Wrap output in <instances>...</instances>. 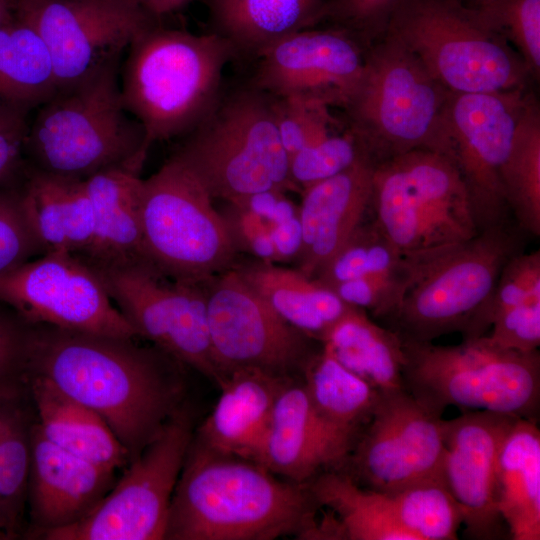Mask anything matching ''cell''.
<instances>
[{"label":"cell","instance_id":"49","mask_svg":"<svg viewBox=\"0 0 540 540\" xmlns=\"http://www.w3.org/2000/svg\"><path fill=\"white\" fill-rule=\"evenodd\" d=\"M156 19L172 14L195 0H134Z\"/></svg>","mask_w":540,"mask_h":540},{"label":"cell","instance_id":"3","mask_svg":"<svg viewBox=\"0 0 540 540\" xmlns=\"http://www.w3.org/2000/svg\"><path fill=\"white\" fill-rule=\"evenodd\" d=\"M127 51L121 95L149 148L195 128L222 93L224 69L237 60L231 44L214 32L195 34L158 23Z\"/></svg>","mask_w":540,"mask_h":540},{"label":"cell","instance_id":"4","mask_svg":"<svg viewBox=\"0 0 540 540\" xmlns=\"http://www.w3.org/2000/svg\"><path fill=\"white\" fill-rule=\"evenodd\" d=\"M119 63L111 61L37 108L25 146L30 167L86 180L110 168L143 165L149 147L143 127L125 108Z\"/></svg>","mask_w":540,"mask_h":540},{"label":"cell","instance_id":"21","mask_svg":"<svg viewBox=\"0 0 540 540\" xmlns=\"http://www.w3.org/2000/svg\"><path fill=\"white\" fill-rule=\"evenodd\" d=\"M357 439L322 419L302 377H295L277 397L257 463L281 478L307 483L323 471L341 470Z\"/></svg>","mask_w":540,"mask_h":540},{"label":"cell","instance_id":"42","mask_svg":"<svg viewBox=\"0 0 540 540\" xmlns=\"http://www.w3.org/2000/svg\"><path fill=\"white\" fill-rule=\"evenodd\" d=\"M272 98L278 134L289 158L342 124L333 117L331 107L320 102L300 97Z\"/></svg>","mask_w":540,"mask_h":540},{"label":"cell","instance_id":"48","mask_svg":"<svg viewBox=\"0 0 540 540\" xmlns=\"http://www.w3.org/2000/svg\"><path fill=\"white\" fill-rule=\"evenodd\" d=\"M270 237L275 251V261L297 258L302 245V229L298 215L272 227Z\"/></svg>","mask_w":540,"mask_h":540},{"label":"cell","instance_id":"52","mask_svg":"<svg viewBox=\"0 0 540 540\" xmlns=\"http://www.w3.org/2000/svg\"><path fill=\"white\" fill-rule=\"evenodd\" d=\"M10 1H11L12 3H14V5H15V3H16L18 0H10Z\"/></svg>","mask_w":540,"mask_h":540},{"label":"cell","instance_id":"19","mask_svg":"<svg viewBox=\"0 0 540 540\" xmlns=\"http://www.w3.org/2000/svg\"><path fill=\"white\" fill-rule=\"evenodd\" d=\"M368 47L339 27L303 29L261 51L247 80L275 97H300L343 109L361 78Z\"/></svg>","mask_w":540,"mask_h":540},{"label":"cell","instance_id":"12","mask_svg":"<svg viewBox=\"0 0 540 540\" xmlns=\"http://www.w3.org/2000/svg\"><path fill=\"white\" fill-rule=\"evenodd\" d=\"M193 437V416L180 406L89 514L40 536L48 540L164 539L170 502Z\"/></svg>","mask_w":540,"mask_h":540},{"label":"cell","instance_id":"41","mask_svg":"<svg viewBox=\"0 0 540 540\" xmlns=\"http://www.w3.org/2000/svg\"><path fill=\"white\" fill-rule=\"evenodd\" d=\"M536 295H540V251L521 252L505 264L489 300L478 312L463 338L473 339L486 335L498 314Z\"/></svg>","mask_w":540,"mask_h":540},{"label":"cell","instance_id":"32","mask_svg":"<svg viewBox=\"0 0 540 540\" xmlns=\"http://www.w3.org/2000/svg\"><path fill=\"white\" fill-rule=\"evenodd\" d=\"M308 486L319 507L331 512L336 539L415 540L398 522L388 494L360 486L344 471H323Z\"/></svg>","mask_w":540,"mask_h":540},{"label":"cell","instance_id":"24","mask_svg":"<svg viewBox=\"0 0 540 540\" xmlns=\"http://www.w3.org/2000/svg\"><path fill=\"white\" fill-rule=\"evenodd\" d=\"M142 166L122 165L84 180L93 207L94 228L89 245L76 256L92 269L147 263L140 217Z\"/></svg>","mask_w":540,"mask_h":540},{"label":"cell","instance_id":"13","mask_svg":"<svg viewBox=\"0 0 540 540\" xmlns=\"http://www.w3.org/2000/svg\"><path fill=\"white\" fill-rule=\"evenodd\" d=\"M214 361L224 380L237 369L302 374L322 344L280 317L234 267L203 282Z\"/></svg>","mask_w":540,"mask_h":540},{"label":"cell","instance_id":"43","mask_svg":"<svg viewBox=\"0 0 540 540\" xmlns=\"http://www.w3.org/2000/svg\"><path fill=\"white\" fill-rule=\"evenodd\" d=\"M397 2L326 0L321 24L345 29L370 46L385 34Z\"/></svg>","mask_w":540,"mask_h":540},{"label":"cell","instance_id":"18","mask_svg":"<svg viewBox=\"0 0 540 540\" xmlns=\"http://www.w3.org/2000/svg\"><path fill=\"white\" fill-rule=\"evenodd\" d=\"M442 418L405 389L381 392L378 405L344 467L357 484L382 493L444 476Z\"/></svg>","mask_w":540,"mask_h":540},{"label":"cell","instance_id":"51","mask_svg":"<svg viewBox=\"0 0 540 540\" xmlns=\"http://www.w3.org/2000/svg\"><path fill=\"white\" fill-rule=\"evenodd\" d=\"M460 1L463 2L464 4H466L467 6L472 7V8H479L482 5L489 2L490 0H460Z\"/></svg>","mask_w":540,"mask_h":540},{"label":"cell","instance_id":"45","mask_svg":"<svg viewBox=\"0 0 540 540\" xmlns=\"http://www.w3.org/2000/svg\"><path fill=\"white\" fill-rule=\"evenodd\" d=\"M42 254L23 215L17 190H0V274Z\"/></svg>","mask_w":540,"mask_h":540},{"label":"cell","instance_id":"17","mask_svg":"<svg viewBox=\"0 0 540 540\" xmlns=\"http://www.w3.org/2000/svg\"><path fill=\"white\" fill-rule=\"evenodd\" d=\"M528 89L451 93L444 121L479 230L512 218L501 179Z\"/></svg>","mask_w":540,"mask_h":540},{"label":"cell","instance_id":"16","mask_svg":"<svg viewBox=\"0 0 540 540\" xmlns=\"http://www.w3.org/2000/svg\"><path fill=\"white\" fill-rule=\"evenodd\" d=\"M0 301L30 325L139 337L95 271L69 252L44 253L1 273Z\"/></svg>","mask_w":540,"mask_h":540},{"label":"cell","instance_id":"29","mask_svg":"<svg viewBox=\"0 0 540 540\" xmlns=\"http://www.w3.org/2000/svg\"><path fill=\"white\" fill-rule=\"evenodd\" d=\"M39 415L38 427L54 445L102 468L115 471L130 458L108 424L50 382L27 375Z\"/></svg>","mask_w":540,"mask_h":540},{"label":"cell","instance_id":"10","mask_svg":"<svg viewBox=\"0 0 540 540\" xmlns=\"http://www.w3.org/2000/svg\"><path fill=\"white\" fill-rule=\"evenodd\" d=\"M213 201L174 156L143 179L140 217L146 262L171 278L194 283L232 268L238 250Z\"/></svg>","mask_w":540,"mask_h":540},{"label":"cell","instance_id":"36","mask_svg":"<svg viewBox=\"0 0 540 540\" xmlns=\"http://www.w3.org/2000/svg\"><path fill=\"white\" fill-rule=\"evenodd\" d=\"M386 494L398 522L415 540L457 539L463 513L444 476L422 479Z\"/></svg>","mask_w":540,"mask_h":540},{"label":"cell","instance_id":"47","mask_svg":"<svg viewBox=\"0 0 540 540\" xmlns=\"http://www.w3.org/2000/svg\"><path fill=\"white\" fill-rule=\"evenodd\" d=\"M28 115L0 104V190L17 189L27 173Z\"/></svg>","mask_w":540,"mask_h":540},{"label":"cell","instance_id":"14","mask_svg":"<svg viewBox=\"0 0 540 540\" xmlns=\"http://www.w3.org/2000/svg\"><path fill=\"white\" fill-rule=\"evenodd\" d=\"M93 270L138 336L221 386L203 283L171 278L147 263Z\"/></svg>","mask_w":540,"mask_h":540},{"label":"cell","instance_id":"23","mask_svg":"<svg viewBox=\"0 0 540 540\" xmlns=\"http://www.w3.org/2000/svg\"><path fill=\"white\" fill-rule=\"evenodd\" d=\"M29 499L40 534L71 525L89 514L108 493L114 471L81 459L31 429Z\"/></svg>","mask_w":540,"mask_h":540},{"label":"cell","instance_id":"6","mask_svg":"<svg viewBox=\"0 0 540 540\" xmlns=\"http://www.w3.org/2000/svg\"><path fill=\"white\" fill-rule=\"evenodd\" d=\"M403 384L432 416L449 406L488 410L538 422L540 353L506 350L486 335L458 345L402 340Z\"/></svg>","mask_w":540,"mask_h":540},{"label":"cell","instance_id":"7","mask_svg":"<svg viewBox=\"0 0 540 540\" xmlns=\"http://www.w3.org/2000/svg\"><path fill=\"white\" fill-rule=\"evenodd\" d=\"M172 156L210 196L232 202L267 190H294L270 94L246 81L223 88L203 120Z\"/></svg>","mask_w":540,"mask_h":540},{"label":"cell","instance_id":"9","mask_svg":"<svg viewBox=\"0 0 540 540\" xmlns=\"http://www.w3.org/2000/svg\"><path fill=\"white\" fill-rule=\"evenodd\" d=\"M371 214L405 254L460 244L480 231L455 161L428 149L374 166Z\"/></svg>","mask_w":540,"mask_h":540},{"label":"cell","instance_id":"33","mask_svg":"<svg viewBox=\"0 0 540 540\" xmlns=\"http://www.w3.org/2000/svg\"><path fill=\"white\" fill-rule=\"evenodd\" d=\"M57 92L45 42L32 26L14 15L0 26V104L30 113Z\"/></svg>","mask_w":540,"mask_h":540},{"label":"cell","instance_id":"37","mask_svg":"<svg viewBox=\"0 0 540 540\" xmlns=\"http://www.w3.org/2000/svg\"><path fill=\"white\" fill-rule=\"evenodd\" d=\"M17 399H0V532L5 538L17 529L30 474L31 430Z\"/></svg>","mask_w":540,"mask_h":540},{"label":"cell","instance_id":"35","mask_svg":"<svg viewBox=\"0 0 540 540\" xmlns=\"http://www.w3.org/2000/svg\"><path fill=\"white\" fill-rule=\"evenodd\" d=\"M512 218L526 233L540 235V109L532 93L517 124L501 170Z\"/></svg>","mask_w":540,"mask_h":540},{"label":"cell","instance_id":"2","mask_svg":"<svg viewBox=\"0 0 540 540\" xmlns=\"http://www.w3.org/2000/svg\"><path fill=\"white\" fill-rule=\"evenodd\" d=\"M321 508L307 483L211 449L193 437L175 486L164 539H316Z\"/></svg>","mask_w":540,"mask_h":540},{"label":"cell","instance_id":"20","mask_svg":"<svg viewBox=\"0 0 540 540\" xmlns=\"http://www.w3.org/2000/svg\"><path fill=\"white\" fill-rule=\"evenodd\" d=\"M518 417L488 410L442 419L445 482L461 507L464 535L474 540L509 536L497 505V463Z\"/></svg>","mask_w":540,"mask_h":540},{"label":"cell","instance_id":"34","mask_svg":"<svg viewBox=\"0 0 540 540\" xmlns=\"http://www.w3.org/2000/svg\"><path fill=\"white\" fill-rule=\"evenodd\" d=\"M302 379L318 415L357 437L370 421L382 392L344 367L323 347L307 364Z\"/></svg>","mask_w":540,"mask_h":540},{"label":"cell","instance_id":"44","mask_svg":"<svg viewBox=\"0 0 540 540\" xmlns=\"http://www.w3.org/2000/svg\"><path fill=\"white\" fill-rule=\"evenodd\" d=\"M30 324L0 301V399L18 398L27 382Z\"/></svg>","mask_w":540,"mask_h":540},{"label":"cell","instance_id":"38","mask_svg":"<svg viewBox=\"0 0 540 540\" xmlns=\"http://www.w3.org/2000/svg\"><path fill=\"white\" fill-rule=\"evenodd\" d=\"M416 255L397 248L371 217L357 227L314 278L332 288L354 278L396 272L409 265Z\"/></svg>","mask_w":540,"mask_h":540},{"label":"cell","instance_id":"8","mask_svg":"<svg viewBox=\"0 0 540 540\" xmlns=\"http://www.w3.org/2000/svg\"><path fill=\"white\" fill-rule=\"evenodd\" d=\"M385 33L453 93L528 89L532 80L516 50L460 0H398Z\"/></svg>","mask_w":540,"mask_h":540},{"label":"cell","instance_id":"50","mask_svg":"<svg viewBox=\"0 0 540 540\" xmlns=\"http://www.w3.org/2000/svg\"><path fill=\"white\" fill-rule=\"evenodd\" d=\"M14 17V3L10 0H0V26Z\"/></svg>","mask_w":540,"mask_h":540},{"label":"cell","instance_id":"46","mask_svg":"<svg viewBox=\"0 0 540 540\" xmlns=\"http://www.w3.org/2000/svg\"><path fill=\"white\" fill-rule=\"evenodd\" d=\"M488 341L502 349L528 353L540 345V295L509 307L492 322Z\"/></svg>","mask_w":540,"mask_h":540},{"label":"cell","instance_id":"27","mask_svg":"<svg viewBox=\"0 0 540 540\" xmlns=\"http://www.w3.org/2000/svg\"><path fill=\"white\" fill-rule=\"evenodd\" d=\"M326 0H206L211 32L227 40L237 60L294 32L319 26Z\"/></svg>","mask_w":540,"mask_h":540},{"label":"cell","instance_id":"15","mask_svg":"<svg viewBox=\"0 0 540 540\" xmlns=\"http://www.w3.org/2000/svg\"><path fill=\"white\" fill-rule=\"evenodd\" d=\"M14 15L45 42L58 91L95 74L158 23L134 0H18Z\"/></svg>","mask_w":540,"mask_h":540},{"label":"cell","instance_id":"5","mask_svg":"<svg viewBox=\"0 0 540 540\" xmlns=\"http://www.w3.org/2000/svg\"><path fill=\"white\" fill-rule=\"evenodd\" d=\"M449 91L389 33L367 50L361 78L343 107L345 123L376 165L416 149L452 158L444 113Z\"/></svg>","mask_w":540,"mask_h":540},{"label":"cell","instance_id":"39","mask_svg":"<svg viewBox=\"0 0 540 540\" xmlns=\"http://www.w3.org/2000/svg\"><path fill=\"white\" fill-rule=\"evenodd\" d=\"M369 158L360 138L345 123L289 158V179L295 191L328 179ZM370 159V158H369Z\"/></svg>","mask_w":540,"mask_h":540},{"label":"cell","instance_id":"1","mask_svg":"<svg viewBox=\"0 0 540 540\" xmlns=\"http://www.w3.org/2000/svg\"><path fill=\"white\" fill-rule=\"evenodd\" d=\"M135 338L30 325L27 375L97 413L136 458L180 407L183 383L172 357Z\"/></svg>","mask_w":540,"mask_h":540},{"label":"cell","instance_id":"26","mask_svg":"<svg viewBox=\"0 0 540 540\" xmlns=\"http://www.w3.org/2000/svg\"><path fill=\"white\" fill-rule=\"evenodd\" d=\"M23 215L42 253L80 255L90 243L94 212L85 181L28 167L17 187Z\"/></svg>","mask_w":540,"mask_h":540},{"label":"cell","instance_id":"25","mask_svg":"<svg viewBox=\"0 0 540 540\" xmlns=\"http://www.w3.org/2000/svg\"><path fill=\"white\" fill-rule=\"evenodd\" d=\"M292 378L258 369L229 372L195 439L216 451L257 462L277 397Z\"/></svg>","mask_w":540,"mask_h":540},{"label":"cell","instance_id":"30","mask_svg":"<svg viewBox=\"0 0 540 540\" xmlns=\"http://www.w3.org/2000/svg\"><path fill=\"white\" fill-rule=\"evenodd\" d=\"M497 505L513 540L540 539V431L518 418L497 463Z\"/></svg>","mask_w":540,"mask_h":540},{"label":"cell","instance_id":"22","mask_svg":"<svg viewBox=\"0 0 540 540\" xmlns=\"http://www.w3.org/2000/svg\"><path fill=\"white\" fill-rule=\"evenodd\" d=\"M374 166L364 157L301 191L302 245L296 259L308 277L320 272L370 213Z\"/></svg>","mask_w":540,"mask_h":540},{"label":"cell","instance_id":"40","mask_svg":"<svg viewBox=\"0 0 540 540\" xmlns=\"http://www.w3.org/2000/svg\"><path fill=\"white\" fill-rule=\"evenodd\" d=\"M483 22L520 55L533 81L540 78V0H490L475 8Z\"/></svg>","mask_w":540,"mask_h":540},{"label":"cell","instance_id":"31","mask_svg":"<svg viewBox=\"0 0 540 540\" xmlns=\"http://www.w3.org/2000/svg\"><path fill=\"white\" fill-rule=\"evenodd\" d=\"M322 347L348 370L380 391L404 388L400 336L366 311L352 307L321 340Z\"/></svg>","mask_w":540,"mask_h":540},{"label":"cell","instance_id":"11","mask_svg":"<svg viewBox=\"0 0 540 540\" xmlns=\"http://www.w3.org/2000/svg\"><path fill=\"white\" fill-rule=\"evenodd\" d=\"M525 232L513 218L479 231L446 252L385 319L402 340L463 336L489 300L505 264L523 252Z\"/></svg>","mask_w":540,"mask_h":540},{"label":"cell","instance_id":"28","mask_svg":"<svg viewBox=\"0 0 540 540\" xmlns=\"http://www.w3.org/2000/svg\"><path fill=\"white\" fill-rule=\"evenodd\" d=\"M248 284L287 323L319 341L353 306L299 269L273 262L234 264Z\"/></svg>","mask_w":540,"mask_h":540}]
</instances>
